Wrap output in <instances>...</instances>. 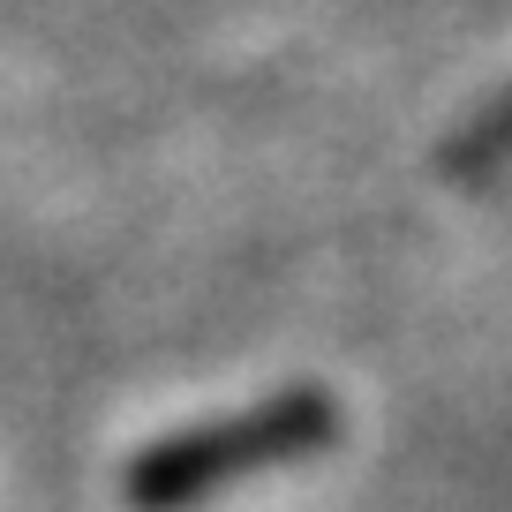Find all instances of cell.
Wrapping results in <instances>:
<instances>
[{"mask_svg": "<svg viewBox=\"0 0 512 512\" xmlns=\"http://www.w3.org/2000/svg\"><path fill=\"white\" fill-rule=\"evenodd\" d=\"M324 430H332V407L294 392V400H272V407H256V415L211 422V430H189V437H174V445L144 452V467L128 475V497H136V505H181V497L211 490V482L241 475V467L302 452L309 437H324Z\"/></svg>", "mask_w": 512, "mask_h": 512, "instance_id": "cell-1", "label": "cell"}, {"mask_svg": "<svg viewBox=\"0 0 512 512\" xmlns=\"http://www.w3.org/2000/svg\"><path fill=\"white\" fill-rule=\"evenodd\" d=\"M497 166H512V91L497 98L490 113H475V121L445 144V174L452 181H482V174H497Z\"/></svg>", "mask_w": 512, "mask_h": 512, "instance_id": "cell-2", "label": "cell"}]
</instances>
